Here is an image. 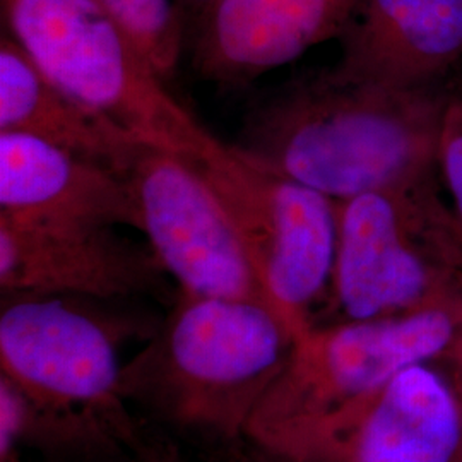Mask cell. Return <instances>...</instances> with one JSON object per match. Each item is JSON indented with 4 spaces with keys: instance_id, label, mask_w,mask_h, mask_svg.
Listing matches in <instances>:
<instances>
[{
    "instance_id": "cell-1",
    "label": "cell",
    "mask_w": 462,
    "mask_h": 462,
    "mask_svg": "<svg viewBox=\"0 0 462 462\" xmlns=\"http://www.w3.org/2000/svg\"><path fill=\"white\" fill-rule=\"evenodd\" d=\"M72 297H2L0 457L148 459L156 448L122 396L120 336Z\"/></svg>"
},
{
    "instance_id": "cell-2",
    "label": "cell",
    "mask_w": 462,
    "mask_h": 462,
    "mask_svg": "<svg viewBox=\"0 0 462 462\" xmlns=\"http://www.w3.org/2000/svg\"><path fill=\"white\" fill-rule=\"evenodd\" d=\"M452 97L446 84L394 89L329 67L259 103L233 146L339 202L433 180Z\"/></svg>"
},
{
    "instance_id": "cell-3",
    "label": "cell",
    "mask_w": 462,
    "mask_h": 462,
    "mask_svg": "<svg viewBox=\"0 0 462 462\" xmlns=\"http://www.w3.org/2000/svg\"><path fill=\"white\" fill-rule=\"evenodd\" d=\"M293 347L295 332L265 305L180 293L148 345L124 364L122 396L183 439L236 447L247 442Z\"/></svg>"
},
{
    "instance_id": "cell-4",
    "label": "cell",
    "mask_w": 462,
    "mask_h": 462,
    "mask_svg": "<svg viewBox=\"0 0 462 462\" xmlns=\"http://www.w3.org/2000/svg\"><path fill=\"white\" fill-rule=\"evenodd\" d=\"M0 11L4 33L50 81L144 143L182 156L219 143L99 0H0Z\"/></svg>"
},
{
    "instance_id": "cell-5",
    "label": "cell",
    "mask_w": 462,
    "mask_h": 462,
    "mask_svg": "<svg viewBox=\"0 0 462 462\" xmlns=\"http://www.w3.org/2000/svg\"><path fill=\"white\" fill-rule=\"evenodd\" d=\"M329 290L343 320L408 314L462 297L461 225L435 179L337 202Z\"/></svg>"
},
{
    "instance_id": "cell-6",
    "label": "cell",
    "mask_w": 462,
    "mask_h": 462,
    "mask_svg": "<svg viewBox=\"0 0 462 462\" xmlns=\"http://www.w3.org/2000/svg\"><path fill=\"white\" fill-rule=\"evenodd\" d=\"M416 364L442 365L462 383V297L408 314L312 326L295 341L247 442L330 413Z\"/></svg>"
},
{
    "instance_id": "cell-7",
    "label": "cell",
    "mask_w": 462,
    "mask_h": 462,
    "mask_svg": "<svg viewBox=\"0 0 462 462\" xmlns=\"http://www.w3.org/2000/svg\"><path fill=\"white\" fill-rule=\"evenodd\" d=\"M183 158L223 202L297 341L315 326L310 309L330 288L337 202L252 162L223 141L200 156Z\"/></svg>"
},
{
    "instance_id": "cell-8",
    "label": "cell",
    "mask_w": 462,
    "mask_h": 462,
    "mask_svg": "<svg viewBox=\"0 0 462 462\" xmlns=\"http://www.w3.org/2000/svg\"><path fill=\"white\" fill-rule=\"evenodd\" d=\"M254 447L274 462H462L461 380L442 365H411Z\"/></svg>"
},
{
    "instance_id": "cell-9",
    "label": "cell",
    "mask_w": 462,
    "mask_h": 462,
    "mask_svg": "<svg viewBox=\"0 0 462 462\" xmlns=\"http://www.w3.org/2000/svg\"><path fill=\"white\" fill-rule=\"evenodd\" d=\"M125 180L137 211L135 230L144 233L180 293L255 301L282 315L223 202L183 156L144 146Z\"/></svg>"
},
{
    "instance_id": "cell-10",
    "label": "cell",
    "mask_w": 462,
    "mask_h": 462,
    "mask_svg": "<svg viewBox=\"0 0 462 462\" xmlns=\"http://www.w3.org/2000/svg\"><path fill=\"white\" fill-rule=\"evenodd\" d=\"M163 274L151 248L114 228L0 215L2 297L131 298L162 290Z\"/></svg>"
},
{
    "instance_id": "cell-11",
    "label": "cell",
    "mask_w": 462,
    "mask_h": 462,
    "mask_svg": "<svg viewBox=\"0 0 462 462\" xmlns=\"http://www.w3.org/2000/svg\"><path fill=\"white\" fill-rule=\"evenodd\" d=\"M358 0H217L194 30L192 64L219 86H242L337 40Z\"/></svg>"
},
{
    "instance_id": "cell-12",
    "label": "cell",
    "mask_w": 462,
    "mask_h": 462,
    "mask_svg": "<svg viewBox=\"0 0 462 462\" xmlns=\"http://www.w3.org/2000/svg\"><path fill=\"white\" fill-rule=\"evenodd\" d=\"M336 69L394 89L446 84L462 62V0H358Z\"/></svg>"
},
{
    "instance_id": "cell-13",
    "label": "cell",
    "mask_w": 462,
    "mask_h": 462,
    "mask_svg": "<svg viewBox=\"0 0 462 462\" xmlns=\"http://www.w3.org/2000/svg\"><path fill=\"white\" fill-rule=\"evenodd\" d=\"M0 215L137 228L125 177L24 134L0 133Z\"/></svg>"
},
{
    "instance_id": "cell-14",
    "label": "cell",
    "mask_w": 462,
    "mask_h": 462,
    "mask_svg": "<svg viewBox=\"0 0 462 462\" xmlns=\"http://www.w3.org/2000/svg\"><path fill=\"white\" fill-rule=\"evenodd\" d=\"M0 133L30 135L122 177L139 151L151 146L50 81L5 33L0 38Z\"/></svg>"
},
{
    "instance_id": "cell-15",
    "label": "cell",
    "mask_w": 462,
    "mask_h": 462,
    "mask_svg": "<svg viewBox=\"0 0 462 462\" xmlns=\"http://www.w3.org/2000/svg\"><path fill=\"white\" fill-rule=\"evenodd\" d=\"M133 36L154 70L168 81L177 72L187 23L179 0H99Z\"/></svg>"
},
{
    "instance_id": "cell-16",
    "label": "cell",
    "mask_w": 462,
    "mask_h": 462,
    "mask_svg": "<svg viewBox=\"0 0 462 462\" xmlns=\"http://www.w3.org/2000/svg\"><path fill=\"white\" fill-rule=\"evenodd\" d=\"M437 166L442 173L452 211L462 226V97L454 95L447 106L437 146Z\"/></svg>"
},
{
    "instance_id": "cell-17",
    "label": "cell",
    "mask_w": 462,
    "mask_h": 462,
    "mask_svg": "<svg viewBox=\"0 0 462 462\" xmlns=\"http://www.w3.org/2000/svg\"><path fill=\"white\" fill-rule=\"evenodd\" d=\"M179 2H180L187 26L190 24L196 30L199 23L202 21V17L209 13V9L215 5L217 0H179Z\"/></svg>"
},
{
    "instance_id": "cell-18",
    "label": "cell",
    "mask_w": 462,
    "mask_h": 462,
    "mask_svg": "<svg viewBox=\"0 0 462 462\" xmlns=\"http://www.w3.org/2000/svg\"><path fill=\"white\" fill-rule=\"evenodd\" d=\"M154 461L183 462V459L175 448H171V446H168V444H160L158 448H156V452H154Z\"/></svg>"
},
{
    "instance_id": "cell-19",
    "label": "cell",
    "mask_w": 462,
    "mask_h": 462,
    "mask_svg": "<svg viewBox=\"0 0 462 462\" xmlns=\"http://www.w3.org/2000/svg\"><path fill=\"white\" fill-rule=\"evenodd\" d=\"M156 452V450H154ZM125 462H156L154 461V454L149 457V459H133V461H125Z\"/></svg>"
},
{
    "instance_id": "cell-20",
    "label": "cell",
    "mask_w": 462,
    "mask_h": 462,
    "mask_svg": "<svg viewBox=\"0 0 462 462\" xmlns=\"http://www.w3.org/2000/svg\"><path fill=\"white\" fill-rule=\"evenodd\" d=\"M461 225V223H459ZM461 269H462V226H461Z\"/></svg>"
}]
</instances>
